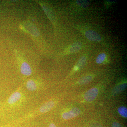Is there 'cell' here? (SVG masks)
I'll list each match as a JSON object with an SVG mask.
<instances>
[{
    "instance_id": "8fae6325",
    "label": "cell",
    "mask_w": 127,
    "mask_h": 127,
    "mask_svg": "<svg viewBox=\"0 0 127 127\" xmlns=\"http://www.w3.org/2000/svg\"><path fill=\"white\" fill-rule=\"evenodd\" d=\"M127 87V83H126L119 84L114 88L112 91V94L114 95H117L124 91Z\"/></svg>"
},
{
    "instance_id": "ac0fdd59",
    "label": "cell",
    "mask_w": 127,
    "mask_h": 127,
    "mask_svg": "<svg viewBox=\"0 0 127 127\" xmlns=\"http://www.w3.org/2000/svg\"><path fill=\"white\" fill-rule=\"evenodd\" d=\"M48 127H57L55 125V124L53 123H51L50 124H49Z\"/></svg>"
},
{
    "instance_id": "277c9868",
    "label": "cell",
    "mask_w": 127,
    "mask_h": 127,
    "mask_svg": "<svg viewBox=\"0 0 127 127\" xmlns=\"http://www.w3.org/2000/svg\"><path fill=\"white\" fill-rule=\"evenodd\" d=\"M20 28L25 32L29 34L34 40H37L40 37V35L39 30L33 24L29 21L25 22L23 24H21Z\"/></svg>"
},
{
    "instance_id": "3957f363",
    "label": "cell",
    "mask_w": 127,
    "mask_h": 127,
    "mask_svg": "<svg viewBox=\"0 0 127 127\" xmlns=\"http://www.w3.org/2000/svg\"><path fill=\"white\" fill-rule=\"evenodd\" d=\"M55 102L53 101H49L45 103L42 104L41 106L39 107L37 109H35L32 113H29L28 115L24 117V118L22 119V121L27 120L32 117L40 115L41 114L46 113L51 111L55 106Z\"/></svg>"
},
{
    "instance_id": "52a82bcc",
    "label": "cell",
    "mask_w": 127,
    "mask_h": 127,
    "mask_svg": "<svg viewBox=\"0 0 127 127\" xmlns=\"http://www.w3.org/2000/svg\"><path fill=\"white\" fill-rule=\"evenodd\" d=\"M82 48V43L80 42H77L73 43L63 53L62 55L66 54H73L76 53L81 50Z\"/></svg>"
},
{
    "instance_id": "5b68a950",
    "label": "cell",
    "mask_w": 127,
    "mask_h": 127,
    "mask_svg": "<svg viewBox=\"0 0 127 127\" xmlns=\"http://www.w3.org/2000/svg\"><path fill=\"white\" fill-rule=\"evenodd\" d=\"M41 84L39 79L36 78H30L27 81L26 87L28 91L31 92H36L40 89Z\"/></svg>"
},
{
    "instance_id": "5bb4252c",
    "label": "cell",
    "mask_w": 127,
    "mask_h": 127,
    "mask_svg": "<svg viewBox=\"0 0 127 127\" xmlns=\"http://www.w3.org/2000/svg\"><path fill=\"white\" fill-rule=\"evenodd\" d=\"M118 113L121 116L124 118L127 117V109L126 107L121 106L119 108L118 110Z\"/></svg>"
},
{
    "instance_id": "6da1fadb",
    "label": "cell",
    "mask_w": 127,
    "mask_h": 127,
    "mask_svg": "<svg viewBox=\"0 0 127 127\" xmlns=\"http://www.w3.org/2000/svg\"><path fill=\"white\" fill-rule=\"evenodd\" d=\"M14 53L18 65V69L21 74L26 77L30 76L32 72V69L31 66L17 51L15 50Z\"/></svg>"
},
{
    "instance_id": "ba28073f",
    "label": "cell",
    "mask_w": 127,
    "mask_h": 127,
    "mask_svg": "<svg viewBox=\"0 0 127 127\" xmlns=\"http://www.w3.org/2000/svg\"><path fill=\"white\" fill-rule=\"evenodd\" d=\"M39 5H40L42 9H43V11L45 12V14L46 15L48 19L51 22L53 25L55 26V18L54 16H53V13L52 12L51 10L46 5L45 3L43 2L39 1H36Z\"/></svg>"
},
{
    "instance_id": "7a4b0ae2",
    "label": "cell",
    "mask_w": 127,
    "mask_h": 127,
    "mask_svg": "<svg viewBox=\"0 0 127 127\" xmlns=\"http://www.w3.org/2000/svg\"><path fill=\"white\" fill-rule=\"evenodd\" d=\"M26 100L25 94L21 89H18L10 96L7 99L6 104L7 106L12 108L20 105Z\"/></svg>"
},
{
    "instance_id": "4fadbf2b",
    "label": "cell",
    "mask_w": 127,
    "mask_h": 127,
    "mask_svg": "<svg viewBox=\"0 0 127 127\" xmlns=\"http://www.w3.org/2000/svg\"><path fill=\"white\" fill-rule=\"evenodd\" d=\"M86 57H82L78 61L75 67V70L81 69L86 64Z\"/></svg>"
},
{
    "instance_id": "9c48e42d",
    "label": "cell",
    "mask_w": 127,
    "mask_h": 127,
    "mask_svg": "<svg viewBox=\"0 0 127 127\" xmlns=\"http://www.w3.org/2000/svg\"><path fill=\"white\" fill-rule=\"evenodd\" d=\"M98 93V90L97 88H93L88 90L85 94L84 98L87 102H91L95 100Z\"/></svg>"
},
{
    "instance_id": "30bf717a",
    "label": "cell",
    "mask_w": 127,
    "mask_h": 127,
    "mask_svg": "<svg viewBox=\"0 0 127 127\" xmlns=\"http://www.w3.org/2000/svg\"><path fill=\"white\" fill-rule=\"evenodd\" d=\"M85 35L90 41L100 42L102 40L101 37L97 32L92 30H89L85 32Z\"/></svg>"
},
{
    "instance_id": "8992f818",
    "label": "cell",
    "mask_w": 127,
    "mask_h": 127,
    "mask_svg": "<svg viewBox=\"0 0 127 127\" xmlns=\"http://www.w3.org/2000/svg\"><path fill=\"white\" fill-rule=\"evenodd\" d=\"M81 113V110L79 108L74 107L70 111L64 112L62 114V117L64 119L68 120L79 116Z\"/></svg>"
},
{
    "instance_id": "9a60e30c",
    "label": "cell",
    "mask_w": 127,
    "mask_h": 127,
    "mask_svg": "<svg viewBox=\"0 0 127 127\" xmlns=\"http://www.w3.org/2000/svg\"><path fill=\"white\" fill-rule=\"evenodd\" d=\"M106 58V55L104 53H102L98 55L96 59V62L98 64L102 63L105 61Z\"/></svg>"
},
{
    "instance_id": "7c38bea8",
    "label": "cell",
    "mask_w": 127,
    "mask_h": 127,
    "mask_svg": "<svg viewBox=\"0 0 127 127\" xmlns=\"http://www.w3.org/2000/svg\"><path fill=\"white\" fill-rule=\"evenodd\" d=\"M93 79V77L91 75L85 76L79 79L78 82V84L80 85L88 84Z\"/></svg>"
},
{
    "instance_id": "2e32d148",
    "label": "cell",
    "mask_w": 127,
    "mask_h": 127,
    "mask_svg": "<svg viewBox=\"0 0 127 127\" xmlns=\"http://www.w3.org/2000/svg\"><path fill=\"white\" fill-rule=\"evenodd\" d=\"M77 3L79 5L83 7H86L89 4V2L87 1L78 0L77 1Z\"/></svg>"
},
{
    "instance_id": "e0dca14e",
    "label": "cell",
    "mask_w": 127,
    "mask_h": 127,
    "mask_svg": "<svg viewBox=\"0 0 127 127\" xmlns=\"http://www.w3.org/2000/svg\"><path fill=\"white\" fill-rule=\"evenodd\" d=\"M112 127H122L120 124L117 122H114L112 124Z\"/></svg>"
}]
</instances>
